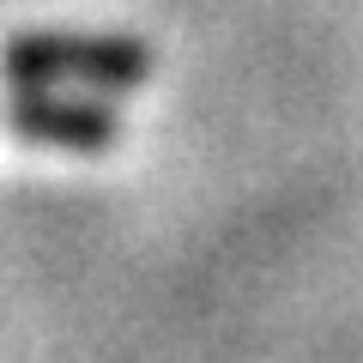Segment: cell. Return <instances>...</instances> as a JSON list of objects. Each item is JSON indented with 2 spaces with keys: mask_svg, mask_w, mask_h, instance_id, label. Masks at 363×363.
I'll return each mask as SVG.
<instances>
[{
  "mask_svg": "<svg viewBox=\"0 0 363 363\" xmlns=\"http://www.w3.org/2000/svg\"><path fill=\"white\" fill-rule=\"evenodd\" d=\"M13 133L37 145H61V152H104L116 140V109L97 97H55L49 85H18V97L6 104Z\"/></svg>",
  "mask_w": 363,
  "mask_h": 363,
  "instance_id": "7a4b0ae2",
  "label": "cell"
},
{
  "mask_svg": "<svg viewBox=\"0 0 363 363\" xmlns=\"http://www.w3.org/2000/svg\"><path fill=\"white\" fill-rule=\"evenodd\" d=\"M0 67L13 85H61L85 79L97 91H128L152 79V49L133 37H79V30H25L0 49Z\"/></svg>",
  "mask_w": 363,
  "mask_h": 363,
  "instance_id": "6da1fadb",
  "label": "cell"
}]
</instances>
